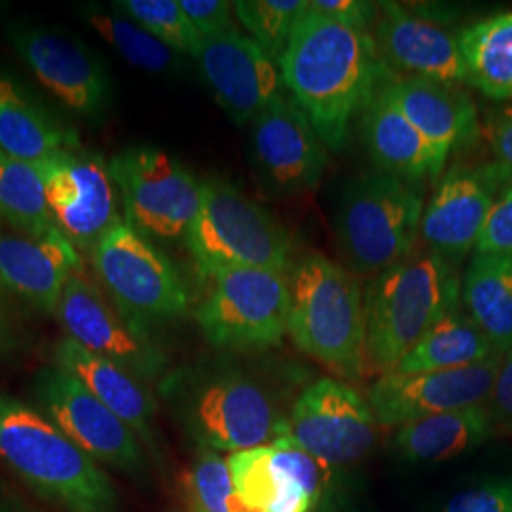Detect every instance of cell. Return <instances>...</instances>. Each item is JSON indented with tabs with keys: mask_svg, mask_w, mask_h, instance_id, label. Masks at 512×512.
Returning a JSON list of instances; mask_svg holds the SVG:
<instances>
[{
	"mask_svg": "<svg viewBox=\"0 0 512 512\" xmlns=\"http://www.w3.org/2000/svg\"><path fill=\"white\" fill-rule=\"evenodd\" d=\"M0 220L19 234L46 236L57 230L46 203L40 165L18 160L0 148Z\"/></svg>",
	"mask_w": 512,
	"mask_h": 512,
	"instance_id": "obj_31",
	"label": "cell"
},
{
	"mask_svg": "<svg viewBox=\"0 0 512 512\" xmlns=\"http://www.w3.org/2000/svg\"><path fill=\"white\" fill-rule=\"evenodd\" d=\"M287 437L327 469H342L370 454L376 420L361 393L338 380L321 378L294 401Z\"/></svg>",
	"mask_w": 512,
	"mask_h": 512,
	"instance_id": "obj_14",
	"label": "cell"
},
{
	"mask_svg": "<svg viewBox=\"0 0 512 512\" xmlns=\"http://www.w3.org/2000/svg\"><path fill=\"white\" fill-rule=\"evenodd\" d=\"M80 147L76 131L46 109L14 74L0 69V148L6 154L42 164L59 152Z\"/></svg>",
	"mask_w": 512,
	"mask_h": 512,
	"instance_id": "obj_25",
	"label": "cell"
},
{
	"mask_svg": "<svg viewBox=\"0 0 512 512\" xmlns=\"http://www.w3.org/2000/svg\"><path fill=\"white\" fill-rule=\"evenodd\" d=\"M488 416L492 421L494 433L497 431H512V349L503 355V361L499 366L497 378H495L492 395L486 403Z\"/></svg>",
	"mask_w": 512,
	"mask_h": 512,
	"instance_id": "obj_41",
	"label": "cell"
},
{
	"mask_svg": "<svg viewBox=\"0 0 512 512\" xmlns=\"http://www.w3.org/2000/svg\"><path fill=\"white\" fill-rule=\"evenodd\" d=\"M327 150L304 110L285 97L251 122V164L270 198L315 190L329 164Z\"/></svg>",
	"mask_w": 512,
	"mask_h": 512,
	"instance_id": "obj_15",
	"label": "cell"
},
{
	"mask_svg": "<svg viewBox=\"0 0 512 512\" xmlns=\"http://www.w3.org/2000/svg\"><path fill=\"white\" fill-rule=\"evenodd\" d=\"M35 397L44 416L95 461L122 473L145 469L139 437L109 408L99 403L73 374L59 366L38 372Z\"/></svg>",
	"mask_w": 512,
	"mask_h": 512,
	"instance_id": "obj_13",
	"label": "cell"
},
{
	"mask_svg": "<svg viewBox=\"0 0 512 512\" xmlns=\"http://www.w3.org/2000/svg\"><path fill=\"white\" fill-rule=\"evenodd\" d=\"M310 8L327 18L363 31H368L380 14L378 4L365 0H310Z\"/></svg>",
	"mask_w": 512,
	"mask_h": 512,
	"instance_id": "obj_40",
	"label": "cell"
},
{
	"mask_svg": "<svg viewBox=\"0 0 512 512\" xmlns=\"http://www.w3.org/2000/svg\"><path fill=\"white\" fill-rule=\"evenodd\" d=\"M162 393L184 433L202 450L236 454L289 435V418L272 393L236 368H190L169 374Z\"/></svg>",
	"mask_w": 512,
	"mask_h": 512,
	"instance_id": "obj_2",
	"label": "cell"
},
{
	"mask_svg": "<svg viewBox=\"0 0 512 512\" xmlns=\"http://www.w3.org/2000/svg\"><path fill=\"white\" fill-rule=\"evenodd\" d=\"M374 40L385 65L442 84H467L459 37L397 2H382Z\"/></svg>",
	"mask_w": 512,
	"mask_h": 512,
	"instance_id": "obj_21",
	"label": "cell"
},
{
	"mask_svg": "<svg viewBox=\"0 0 512 512\" xmlns=\"http://www.w3.org/2000/svg\"><path fill=\"white\" fill-rule=\"evenodd\" d=\"M112 8L141 25L179 55L198 57L203 37L184 14L179 0H120Z\"/></svg>",
	"mask_w": 512,
	"mask_h": 512,
	"instance_id": "obj_33",
	"label": "cell"
},
{
	"mask_svg": "<svg viewBox=\"0 0 512 512\" xmlns=\"http://www.w3.org/2000/svg\"><path fill=\"white\" fill-rule=\"evenodd\" d=\"M226 463L239 497L256 512H315L330 486L327 467L291 437L230 454Z\"/></svg>",
	"mask_w": 512,
	"mask_h": 512,
	"instance_id": "obj_18",
	"label": "cell"
},
{
	"mask_svg": "<svg viewBox=\"0 0 512 512\" xmlns=\"http://www.w3.org/2000/svg\"><path fill=\"white\" fill-rule=\"evenodd\" d=\"M384 88L431 145L442 171L452 152L475 141L478 133L475 103L458 86L420 76H404L385 82Z\"/></svg>",
	"mask_w": 512,
	"mask_h": 512,
	"instance_id": "obj_23",
	"label": "cell"
},
{
	"mask_svg": "<svg viewBox=\"0 0 512 512\" xmlns=\"http://www.w3.org/2000/svg\"><path fill=\"white\" fill-rule=\"evenodd\" d=\"M93 270L112 306L131 325H152L181 317L190 306L177 266L126 222L112 228L92 251Z\"/></svg>",
	"mask_w": 512,
	"mask_h": 512,
	"instance_id": "obj_8",
	"label": "cell"
},
{
	"mask_svg": "<svg viewBox=\"0 0 512 512\" xmlns=\"http://www.w3.org/2000/svg\"><path fill=\"white\" fill-rule=\"evenodd\" d=\"M440 512H512V478L463 490Z\"/></svg>",
	"mask_w": 512,
	"mask_h": 512,
	"instance_id": "obj_36",
	"label": "cell"
},
{
	"mask_svg": "<svg viewBox=\"0 0 512 512\" xmlns=\"http://www.w3.org/2000/svg\"><path fill=\"white\" fill-rule=\"evenodd\" d=\"M80 268V255L57 230L46 236L0 234V289L25 304L55 313Z\"/></svg>",
	"mask_w": 512,
	"mask_h": 512,
	"instance_id": "obj_22",
	"label": "cell"
},
{
	"mask_svg": "<svg viewBox=\"0 0 512 512\" xmlns=\"http://www.w3.org/2000/svg\"><path fill=\"white\" fill-rule=\"evenodd\" d=\"M315 512H370L365 507L355 501L349 494H344L340 490H336L334 486H329V490L323 495L319 507Z\"/></svg>",
	"mask_w": 512,
	"mask_h": 512,
	"instance_id": "obj_42",
	"label": "cell"
},
{
	"mask_svg": "<svg viewBox=\"0 0 512 512\" xmlns=\"http://www.w3.org/2000/svg\"><path fill=\"white\" fill-rule=\"evenodd\" d=\"M475 251L476 255L512 253V186L497 198Z\"/></svg>",
	"mask_w": 512,
	"mask_h": 512,
	"instance_id": "obj_38",
	"label": "cell"
},
{
	"mask_svg": "<svg viewBox=\"0 0 512 512\" xmlns=\"http://www.w3.org/2000/svg\"><path fill=\"white\" fill-rule=\"evenodd\" d=\"M196 61L220 109L238 126L251 124L283 97V80L274 59L239 31L205 38Z\"/></svg>",
	"mask_w": 512,
	"mask_h": 512,
	"instance_id": "obj_20",
	"label": "cell"
},
{
	"mask_svg": "<svg viewBox=\"0 0 512 512\" xmlns=\"http://www.w3.org/2000/svg\"><path fill=\"white\" fill-rule=\"evenodd\" d=\"M55 315L67 338L126 368L145 384L165 376L167 357L150 332L131 325L92 281L73 275Z\"/></svg>",
	"mask_w": 512,
	"mask_h": 512,
	"instance_id": "obj_16",
	"label": "cell"
},
{
	"mask_svg": "<svg viewBox=\"0 0 512 512\" xmlns=\"http://www.w3.org/2000/svg\"><path fill=\"white\" fill-rule=\"evenodd\" d=\"M425 209V181L378 169L351 179L336 213L340 253L357 274L380 275L414 253Z\"/></svg>",
	"mask_w": 512,
	"mask_h": 512,
	"instance_id": "obj_6",
	"label": "cell"
},
{
	"mask_svg": "<svg viewBox=\"0 0 512 512\" xmlns=\"http://www.w3.org/2000/svg\"><path fill=\"white\" fill-rule=\"evenodd\" d=\"M188 492L198 512H256L239 497L226 459L202 450L188 475Z\"/></svg>",
	"mask_w": 512,
	"mask_h": 512,
	"instance_id": "obj_35",
	"label": "cell"
},
{
	"mask_svg": "<svg viewBox=\"0 0 512 512\" xmlns=\"http://www.w3.org/2000/svg\"><path fill=\"white\" fill-rule=\"evenodd\" d=\"M289 334L306 355L330 370L359 378L366 368L365 296L344 266L304 256L291 272Z\"/></svg>",
	"mask_w": 512,
	"mask_h": 512,
	"instance_id": "obj_5",
	"label": "cell"
},
{
	"mask_svg": "<svg viewBox=\"0 0 512 512\" xmlns=\"http://www.w3.org/2000/svg\"><path fill=\"white\" fill-rule=\"evenodd\" d=\"M0 458L38 494L69 512H118L101 465L37 408L0 395Z\"/></svg>",
	"mask_w": 512,
	"mask_h": 512,
	"instance_id": "obj_4",
	"label": "cell"
},
{
	"mask_svg": "<svg viewBox=\"0 0 512 512\" xmlns=\"http://www.w3.org/2000/svg\"><path fill=\"white\" fill-rule=\"evenodd\" d=\"M467 313L495 351L512 349V253L475 255L461 279Z\"/></svg>",
	"mask_w": 512,
	"mask_h": 512,
	"instance_id": "obj_28",
	"label": "cell"
},
{
	"mask_svg": "<svg viewBox=\"0 0 512 512\" xmlns=\"http://www.w3.org/2000/svg\"><path fill=\"white\" fill-rule=\"evenodd\" d=\"M308 8L304 0H238L234 14L249 37L279 61L293 33L296 19Z\"/></svg>",
	"mask_w": 512,
	"mask_h": 512,
	"instance_id": "obj_34",
	"label": "cell"
},
{
	"mask_svg": "<svg viewBox=\"0 0 512 512\" xmlns=\"http://www.w3.org/2000/svg\"><path fill=\"white\" fill-rule=\"evenodd\" d=\"M184 14L192 21L196 31L205 38L222 37L238 33L234 23V2L228 0H179Z\"/></svg>",
	"mask_w": 512,
	"mask_h": 512,
	"instance_id": "obj_37",
	"label": "cell"
},
{
	"mask_svg": "<svg viewBox=\"0 0 512 512\" xmlns=\"http://www.w3.org/2000/svg\"><path fill=\"white\" fill-rule=\"evenodd\" d=\"M486 135L494 152V164L512 181V101L488 112Z\"/></svg>",
	"mask_w": 512,
	"mask_h": 512,
	"instance_id": "obj_39",
	"label": "cell"
},
{
	"mask_svg": "<svg viewBox=\"0 0 512 512\" xmlns=\"http://www.w3.org/2000/svg\"><path fill=\"white\" fill-rule=\"evenodd\" d=\"M55 363L73 374L99 403L124 421L139 440L154 446L158 404L148 384L126 368L78 346L67 336L55 348Z\"/></svg>",
	"mask_w": 512,
	"mask_h": 512,
	"instance_id": "obj_24",
	"label": "cell"
},
{
	"mask_svg": "<svg viewBox=\"0 0 512 512\" xmlns=\"http://www.w3.org/2000/svg\"><path fill=\"white\" fill-rule=\"evenodd\" d=\"M384 86L363 110V137L376 169L406 181H439L442 169L433 148Z\"/></svg>",
	"mask_w": 512,
	"mask_h": 512,
	"instance_id": "obj_26",
	"label": "cell"
},
{
	"mask_svg": "<svg viewBox=\"0 0 512 512\" xmlns=\"http://www.w3.org/2000/svg\"><path fill=\"white\" fill-rule=\"evenodd\" d=\"M186 247L207 277L224 270L289 274L293 241L274 215L224 179L202 181L198 215Z\"/></svg>",
	"mask_w": 512,
	"mask_h": 512,
	"instance_id": "obj_7",
	"label": "cell"
},
{
	"mask_svg": "<svg viewBox=\"0 0 512 512\" xmlns=\"http://www.w3.org/2000/svg\"><path fill=\"white\" fill-rule=\"evenodd\" d=\"M6 344H8V329H6V325H4V321L0 317V351L6 348Z\"/></svg>",
	"mask_w": 512,
	"mask_h": 512,
	"instance_id": "obj_43",
	"label": "cell"
},
{
	"mask_svg": "<svg viewBox=\"0 0 512 512\" xmlns=\"http://www.w3.org/2000/svg\"><path fill=\"white\" fill-rule=\"evenodd\" d=\"M512 181L495 164L454 165L439 179L421 217L420 236L429 251L450 264L475 249L497 198Z\"/></svg>",
	"mask_w": 512,
	"mask_h": 512,
	"instance_id": "obj_19",
	"label": "cell"
},
{
	"mask_svg": "<svg viewBox=\"0 0 512 512\" xmlns=\"http://www.w3.org/2000/svg\"><path fill=\"white\" fill-rule=\"evenodd\" d=\"M109 169L131 230L150 241L186 238L202 200V181L186 165L160 148L129 147Z\"/></svg>",
	"mask_w": 512,
	"mask_h": 512,
	"instance_id": "obj_9",
	"label": "cell"
},
{
	"mask_svg": "<svg viewBox=\"0 0 512 512\" xmlns=\"http://www.w3.org/2000/svg\"><path fill=\"white\" fill-rule=\"evenodd\" d=\"M495 355L492 342L478 329L467 311L454 310L427 330L418 344L410 349L393 372H433L461 366L478 365Z\"/></svg>",
	"mask_w": 512,
	"mask_h": 512,
	"instance_id": "obj_29",
	"label": "cell"
},
{
	"mask_svg": "<svg viewBox=\"0 0 512 512\" xmlns=\"http://www.w3.org/2000/svg\"><path fill=\"white\" fill-rule=\"evenodd\" d=\"M196 310L205 340L226 351L277 348L289 332V277L268 270H224Z\"/></svg>",
	"mask_w": 512,
	"mask_h": 512,
	"instance_id": "obj_10",
	"label": "cell"
},
{
	"mask_svg": "<svg viewBox=\"0 0 512 512\" xmlns=\"http://www.w3.org/2000/svg\"><path fill=\"white\" fill-rule=\"evenodd\" d=\"M503 355L452 370L382 374L368 389V406L384 427L488 403Z\"/></svg>",
	"mask_w": 512,
	"mask_h": 512,
	"instance_id": "obj_17",
	"label": "cell"
},
{
	"mask_svg": "<svg viewBox=\"0 0 512 512\" xmlns=\"http://www.w3.org/2000/svg\"><path fill=\"white\" fill-rule=\"evenodd\" d=\"M459 296L456 266L433 251H414L376 275L365 294L366 363L393 372L427 330L458 310Z\"/></svg>",
	"mask_w": 512,
	"mask_h": 512,
	"instance_id": "obj_3",
	"label": "cell"
},
{
	"mask_svg": "<svg viewBox=\"0 0 512 512\" xmlns=\"http://www.w3.org/2000/svg\"><path fill=\"white\" fill-rule=\"evenodd\" d=\"M38 165L52 222L76 251H93L112 228L122 224L120 192L103 156L80 147Z\"/></svg>",
	"mask_w": 512,
	"mask_h": 512,
	"instance_id": "obj_12",
	"label": "cell"
},
{
	"mask_svg": "<svg viewBox=\"0 0 512 512\" xmlns=\"http://www.w3.org/2000/svg\"><path fill=\"white\" fill-rule=\"evenodd\" d=\"M82 16L93 31L107 40L129 65L147 73H175L181 69V55L152 37L141 25L116 10L86 6Z\"/></svg>",
	"mask_w": 512,
	"mask_h": 512,
	"instance_id": "obj_32",
	"label": "cell"
},
{
	"mask_svg": "<svg viewBox=\"0 0 512 512\" xmlns=\"http://www.w3.org/2000/svg\"><path fill=\"white\" fill-rule=\"evenodd\" d=\"M494 435L486 404L404 423L393 444L403 458L416 463H440L459 458Z\"/></svg>",
	"mask_w": 512,
	"mask_h": 512,
	"instance_id": "obj_27",
	"label": "cell"
},
{
	"mask_svg": "<svg viewBox=\"0 0 512 512\" xmlns=\"http://www.w3.org/2000/svg\"><path fill=\"white\" fill-rule=\"evenodd\" d=\"M277 63L283 86L334 152L346 147L351 120L387 82L374 37L311 10L310 2Z\"/></svg>",
	"mask_w": 512,
	"mask_h": 512,
	"instance_id": "obj_1",
	"label": "cell"
},
{
	"mask_svg": "<svg viewBox=\"0 0 512 512\" xmlns=\"http://www.w3.org/2000/svg\"><path fill=\"white\" fill-rule=\"evenodd\" d=\"M467 84L494 101H512V12L480 19L459 35Z\"/></svg>",
	"mask_w": 512,
	"mask_h": 512,
	"instance_id": "obj_30",
	"label": "cell"
},
{
	"mask_svg": "<svg viewBox=\"0 0 512 512\" xmlns=\"http://www.w3.org/2000/svg\"><path fill=\"white\" fill-rule=\"evenodd\" d=\"M8 38L19 59L59 103L92 122L105 118L112 101L109 69L82 38L21 21L8 27Z\"/></svg>",
	"mask_w": 512,
	"mask_h": 512,
	"instance_id": "obj_11",
	"label": "cell"
}]
</instances>
